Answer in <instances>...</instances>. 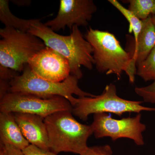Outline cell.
Instances as JSON below:
<instances>
[{
  "label": "cell",
  "instance_id": "cell-17",
  "mask_svg": "<svg viewBox=\"0 0 155 155\" xmlns=\"http://www.w3.org/2000/svg\"><path fill=\"white\" fill-rule=\"evenodd\" d=\"M135 92L145 102L155 104V81L148 86L136 87Z\"/></svg>",
  "mask_w": 155,
  "mask_h": 155
},
{
  "label": "cell",
  "instance_id": "cell-12",
  "mask_svg": "<svg viewBox=\"0 0 155 155\" xmlns=\"http://www.w3.org/2000/svg\"><path fill=\"white\" fill-rule=\"evenodd\" d=\"M0 143L11 145L22 150L30 144L22 134L13 113H0Z\"/></svg>",
  "mask_w": 155,
  "mask_h": 155
},
{
  "label": "cell",
  "instance_id": "cell-19",
  "mask_svg": "<svg viewBox=\"0 0 155 155\" xmlns=\"http://www.w3.org/2000/svg\"><path fill=\"white\" fill-rule=\"evenodd\" d=\"M22 151L25 155H58L52 151L41 149L32 144L29 145Z\"/></svg>",
  "mask_w": 155,
  "mask_h": 155
},
{
  "label": "cell",
  "instance_id": "cell-6",
  "mask_svg": "<svg viewBox=\"0 0 155 155\" xmlns=\"http://www.w3.org/2000/svg\"><path fill=\"white\" fill-rule=\"evenodd\" d=\"M142 101L124 99L118 96L116 85L107 84L102 94L94 97L75 98L72 113L83 121L92 114L112 113L121 117L125 113L140 114L142 111H155V108L141 105Z\"/></svg>",
  "mask_w": 155,
  "mask_h": 155
},
{
  "label": "cell",
  "instance_id": "cell-18",
  "mask_svg": "<svg viewBox=\"0 0 155 155\" xmlns=\"http://www.w3.org/2000/svg\"><path fill=\"white\" fill-rule=\"evenodd\" d=\"M80 155H113L110 146L109 145L88 147Z\"/></svg>",
  "mask_w": 155,
  "mask_h": 155
},
{
  "label": "cell",
  "instance_id": "cell-3",
  "mask_svg": "<svg viewBox=\"0 0 155 155\" xmlns=\"http://www.w3.org/2000/svg\"><path fill=\"white\" fill-rule=\"evenodd\" d=\"M72 114L71 111H58L45 118L50 150L57 154L68 152L80 155L88 147L92 127L78 122Z\"/></svg>",
  "mask_w": 155,
  "mask_h": 155
},
{
  "label": "cell",
  "instance_id": "cell-20",
  "mask_svg": "<svg viewBox=\"0 0 155 155\" xmlns=\"http://www.w3.org/2000/svg\"><path fill=\"white\" fill-rule=\"evenodd\" d=\"M0 155H25L22 150L11 145L0 143Z\"/></svg>",
  "mask_w": 155,
  "mask_h": 155
},
{
  "label": "cell",
  "instance_id": "cell-8",
  "mask_svg": "<svg viewBox=\"0 0 155 155\" xmlns=\"http://www.w3.org/2000/svg\"><path fill=\"white\" fill-rule=\"evenodd\" d=\"M141 115L122 119H115L106 113L94 114L91 126L96 138L110 137L114 141L121 138L132 140L136 144H144L142 133L146 126L141 122Z\"/></svg>",
  "mask_w": 155,
  "mask_h": 155
},
{
  "label": "cell",
  "instance_id": "cell-21",
  "mask_svg": "<svg viewBox=\"0 0 155 155\" xmlns=\"http://www.w3.org/2000/svg\"><path fill=\"white\" fill-rule=\"evenodd\" d=\"M0 79L11 81L16 75H19L17 72L12 69L0 66Z\"/></svg>",
  "mask_w": 155,
  "mask_h": 155
},
{
  "label": "cell",
  "instance_id": "cell-11",
  "mask_svg": "<svg viewBox=\"0 0 155 155\" xmlns=\"http://www.w3.org/2000/svg\"><path fill=\"white\" fill-rule=\"evenodd\" d=\"M21 132L30 144L51 150L45 118L34 114L13 113Z\"/></svg>",
  "mask_w": 155,
  "mask_h": 155
},
{
  "label": "cell",
  "instance_id": "cell-7",
  "mask_svg": "<svg viewBox=\"0 0 155 155\" xmlns=\"http://www.w3.org/2000/svg\"><path fill=\"white\" fill-rule=\"evenodd\" d=\"M69 101L61 96L45 97L20 92H9L0 101V111L3 113L34 114L46 118L61 111L72 112Z\"/></svg>",
  "mask_w": 155,
  "mask_h": 155
},
{
  "label": "cell",
  "instance_id": "cell-2",
  "mask_svg": "<svg viewBox=\"0 0 155 155\" xmlns=\"http://www.w3.org/2000/svg\"><path fill=\"white\" fill-rule=\"evenodd\" d=\"M85 39L91 45L94 65L97 71L114 74L120 79L125 72L130 83L135 81L136 64L130 53L126 51L113 34L90 28Z\"/></svg>",
  "mask_w": 155,
  "mask_h": 155
},
{
  "label": "cell",
  "instance_id": "cell-13",
  "mask_svg": "<svg viewBox=\"0 0 155 155\" xmlns=\"http://www.w3.org/2000/svg\"><path fill=\"white\" fill-rule=\"evenodd\" d=\"M155 47V28L152 16L143 20V26L137 41L134 43L133 53L131 54L136 67L147 58Z\"/></svg>",
  "mask_w": 155,
  "mask_h": 155
},
{
  "label": "cell",
  "instance_id": "cell-16",
  "mask_svg": "<svg viewBox=\"0 0 155 155\" xmlns=\"http://www.w3.org/2000/svg\"><path fill=\"white\" fill-rule=\"evenodd\" d=\"M136 74L145 81H155V47L146 60L137 66Z\"/></svg>",
  "mask_w": 155,
  "mask_h": 155
},
{
  "label": "cell",
  "instance_id": "cell-22",
  "mask_svg": "<svg viewBox=\"0 0 155 155\" xmlns=\"http://www.w3.org/2000/svg\"><path fill=\"white\" fill-rule=\"evenodd\" d=\"M152 18L153 23L154 26L155 28V15L152 16Z\"/></svg>",
  "mask_w": 155,
  "mask_h": 155
},
{
  "label": "cell",
  "instance_id": "cell-10",
  "mask_svg": "<svg viewBox=\"0 0 155 155\" xmlns=\"http://www.w3.org/2000/svg\"><path fill=\"white\" fill-rule=\"evenodd\" d=\"M28 65L38 77L53 82L64 81L71 75L68 60L47 47L31 58Z\"/></svg>",
  "mask_w": 155,
  "mask_h": 155
},
{
  "label": "cell",
  "instance_id": "cell-9",
  "mask_svg": "<svg viewBox=\"0 0 155 155\" xmlns=\"http://www.w3.org/2000/svg\"><path fill=\"white\" fill-rule=\"evenodd\" d=\"M97 7L92 0H61L59 11L55 18L45 25L54 31L72 29L74 25L87 26Z\"/></svg>",
  "mask_w": 155,
  "mask_h": 155
},
{
  "label": "cell",
  "instance_id": "cell-15",
  "mask_svg": "<svg viewBox=\"0 0 155 155\" xmlns=\"http://www.w3.org/2000/svg\"><path fill=\"white\" fill-rule=\"evenodd\" d=\"M108 2L121 13L129 22L128 31L129 33L133 32L134 43L136 42L142 28V20L138 19L129 9L126 8L117 0H109Z\"/></svg>",
  "mask_w": 155,
  "mask_h": 155
},
{
  "label": "cell",
  "instance_id": "cell-4",
  "mask_svg": "<svg viewBox=\"0 0 155 155\" xmlns=\"http://www.w3.org/2000/svg\"><path fill=\"white\" fill-rule=\"evenodd\" d=\"M78 80L72 75L61 82L45 80L34 74L27 64L22 74L16 75L10 81L9 92L30 94L45 97L61 96L69 101L72 106L75 99L73 94L78 97L95 96L82 90L78 86Z\"/></svg>",
  "mask_w": 155,
  "mask_h": 155
},
{
  "label": "cell",
  "instance_id": "cell-1",
  "mask_svg": "<svg viewBox=\"0 0 155 155\" xmlns=\"http://www.w3.org/2000/svg\"><path fill=\"white\" fill-rule=\"evenodd\" d=\"M69 35L56 33L42 23L39 19H29L27 32L40 39L46 46L59 53L68 60L71 75L81 79L84 67L91 70L94 65L91 45L84 37L77 25H74Z\"/></svg>",
  "mask_w": 155,
  "mask_h": 155
},
{
  "label": "cell",
  "instance_id": "cell-14",
  "mask_svg": "<svg viewBox=\"0 0 155 155\" xmlns=\"http://www.w3.org/2000/svg\"><path fill=\"white\" fill-rule=\"evenodd\" d=\"M128 9L138 19L145 20L155 15V0H129Z\"/></svg>",
  "mask_w": 155,
  "mask_h": 155
},
{
  "label": "cell",
  "instance_id": "cell-5",
  "mask_svg": "<svg viewBox=\"0 0 155 155\" xmlns=\"http://www.w3.org/2000/svg\"><path fill=\"white\" fill-rule=\"evenodd\" d=\"M1 66L22 72L28 61L46 47L40 39L28 32L5 26L0 30Z\"/></svg>",
  "mask_w": 155,
  "mask_h": 155
}]
</instances>
